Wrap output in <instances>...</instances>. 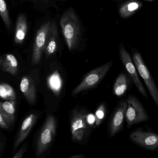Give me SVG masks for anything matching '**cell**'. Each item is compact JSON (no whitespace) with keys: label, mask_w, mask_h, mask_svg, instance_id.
Listing matches in <instances>:
<instances>
[{"label":"cell","mask_w":158,"mask_h":158,"mask_svg":"<svg viewBox=\"0 0 158 158\" xmlns=\"http://www.w3.org/2000/svg\"><path fill=\"white\" fill-rule=\"evenodd\" d=\"M50 24V21L44 23L37 32L33 46L32 56V63L34 65L38 64L41 60Z\"/></svg>","instance_id":"obj_8"},{"label":"cell","mask_w":158,"mask_h":158,"mask_svg":"<svg viewBox=\"0 0 158 158\" xmlns=\"http://www.w3.org/2000/svg\"><path fill=\"white\" fill-rule=\"evenodd\" d=\"M0 15L7 28H10V20L5 0H0Z\"/></svg>","instance_id":"obj_20"},{"label":"cell","mask_w":158,"mask_h":158,"mask_svg":"<svg viewBox=\"0 0 158 158\" xmlns=\"http://www.w3.org/2000/svg\"><path fill=\"white\" fill-rule=\"evenodd\" d=\"M129 138L138 146L150 150L158 148V135L156 133L138 129L130 133Z\"/></svg>","instance_id":"obj_7"},{"label":"cell","mask_w":158,"mask_h":158,"mask_svg":"<svg viewBox=\"0 0 158 158\" xmlns=\"http://www.w3.org/2000/svg\"><path fill=\"white\" fill-rule=\"evenodd\" d=\"M15 100L4 102L0 101V113L9 126L11 125L15 120Z\"/></svg>","instance_id":"obj_14"},{"label":"cell","mask_w":158,"mask_h":158,"mask_svg":"<svg viewBox=\"0 0 158 158\" xmlns=\"http://www.w3.org/2000/svg\"><path fill=\"white\" fill-rule=\"evenodd\" d=\"M127 108L125 114V119L127 127L135 124L147 122L149 119L148 115L140 102L133 95L128 96L127 99Z\"/></svg>","instance_id":"obj_3"},{"label":"cell","mask_w":158,"mask_h":158,"mask_svg":"<svg viewBox=\"0 0 158 158\" xmlns=\"http://www.w3.org/2000/svg\"><path fill=\"white\" fill-rule=\"evenodd\" d=\"M0 98L2 99L15 100L16 94L13 87L6 83L0 84Z\"/></svg>","instance_id":"obj_19"},{"label":"cell","mask_w":158,"mask_h":158,"mask_svg":"<svg viewBox=\"0 0 158 158\" xmlns=\"http://www.w3.org/2000/svg\"><path fill=\"white\" fill-rule=\"evenodd\" d=\"M112 61L95 68L87 74L81 83L73 90L72 96H77L81 92L91 89L98 85L110 69Z\"/></svg>","instance_id":"obj_2"},{"label":"cell","mask_w":158,"mask_h":158,"mask_svg":"<svg viewBox=\"0 0 158 158\" xmlns=\"http://www.w3.org/2000/svg\"><path fill=\"white\" fill-rule=\"evenodd\" d=\"M18 63L16 57L12 54L0 56V69L13 75L18 73Z\"/></svg>","instance_id":"obj_13"},{"label":"cell","mask_w":158,"mask_h":158,"mask_svg":"<svg viewBox=\"0 0 158 158\" xmlns=\"http://www.w3.org/2000/svg\"><path fill=\"white\" fill-rule=\"evenodd\" d=\"M142 4L137 0H131L125 3L119 9V14L123 18H127L136 12L142 7Z\"/></svg>","instance_id":"obj_18"},{"label":"cell","mask_w":158,"mask_h":158,"mask_svg":"<svg viewBox=\"0 0 158 158\" xmlns=\"http://www.w3.org/2000/svg\"><path fill=\"white\" fill-rule=\"evenodd\" d=\"M27 28L26 17L24 15H20L17 18L15 33V42L16 44H21L23 43L27 34Z\"/></svg>","instance_id":"obj_16"},{"label":"cell","mask_w":158,"mask_h":158,"mask_svg":"<svg viewBox=\"0 0 158 158\" xmlns=\"http://www.w3.org/2000/svg\"><path fill=\"white\" fill-rule=\"evenodd\" d=\"M59 47V35L55 22H51L44 52L47 56L55 54Z\"/></svg>","instance_id":"obj_10"},{"label":"cell","mask_w":158,"mask_h":158,"mask_svg":"<svg viewBox=\"0 0 158 158\" xmlns=\"http://www.w3.org/2000/svg\"><path fill=\"white\" fill-rule=\"evenodd\" d=\"M106 107L104 103H102L97 109L95 114V124L97 126H99L102 123V120L105 117L106 113Z\"/></svg>","instance_id":"obj_21"},{"label":"cell","mask_w":158,"mask_h":158,"mask_svg":"<svg viewBox=\"0 0 158 158\" xmlns=\"http://www.w3.org/2000/svg\"><path fill=\"white\" fill-rule=\"evenodd\" d=\"M85 156L84 154H79L77 155H74V156H71L70 158H85Z\"/></svg>","instance_id":"obj_26"},{"label":"cell","mask_w":158,"mask_h":158,"mask_svg":"<svg viewBox=\"0 0 158 158\" xmlns=\"http://www.w3.org/2000/svg\"><path fill=\"white\" fill-rule=\"evenodd\" d=\"M0 127H2L4 129H7L9 127V126L5 122L4 118H3L1 113H0Z\"/></svg>","instance_id":"obj_25"},{"label":"cell","mask_w":158,"mask_h":158,"mask_svg":"<svg viewBox=\"0 0 158 158\" xmlns=\"http://www.w3.org/2000/svg\"><path fill=\"white\" fill-rule=\"evenodd\" d=\"M119 53L120 58L126 70L129 74L131 80L133 81L140 94L145 98L148 99V94L142 82L140 81L136 68L135 64L132 61V59L126 50L125 48L122 44H120L119 48Z\"/></svg>","instance_id":"obj_6"},{"label":"cell","mask_w":158,"mask_h":158,"mask_svg":"<svg viewBox=\"0 0 158 158\" xmlns=\"http://www.w3.org/2000/svg\"><path fill=\"white\" fill-rule=\"evenodd\" d=\"M129 79L124 73H122L116 78L113 86L114 94L117 97L123 96L129 85Z\"/></svg>","instance_id":"obj_17"},{"label":"cell","mask_w":158,"mask_h":158,"mask_svg":"<svg viewBox=\"0 0 158 158\" xmlns=\"http://www.w3.org/2000/svg\"><path fill=\"white\" fill-rule=\"evenodd\" d=\"M87 113L84 110L75 109L73 111L71 121L72 134L77 129L80 128L87 129L89 127L86 122Z\"/></svg>","instance_id":"obj_15"},{"label":"cell","mask_w":158,"mask_h":158,"mask_svg":"<svg viewBox=\"0 0 158 158\" xmlns=\"http://www.w3.org/2000/svg\"><path fill=\"white\" fill-rule=\"evenodd\" d=\"M86 122L89 126H91L95 123V116L92 114H87L86 116Z\"/></svg>","instance_id":"obj_24"},{"label":"cell","mask_w":158,"mask_h":158,"mask_svg":"<svg viewBox=\"0 0 158 158\" xmlns=\"http://www.w3.org/2000/svg\"><path fill=\"white\" fill-rule=\"evenodd\" d=\"M37 119V117L36 114H31L24 119L15 143V148H16L27 137L32 127L35 123Z\"/></svg>","instance_id":"obj_12"},{"label":"cell","mask_w":158,"mask_h":158,"mask_svg":"<svg viewBox=\"0 0 158 158\" xmlns=\"http://www.w3.org/2000/svg\"><path fill=\"white\" fill-rule=\"evenodd\" d=\"M145 1H148V2H152L154 0H145Z\"/></svg>","instance_id":"obj_27"},{"label":"cell","mask_w":158,"mask_h":158,"mask_svg":"<svg viewBox=\"0 0 158 158\" xmlns=\"http://www.w3.org/2000/svg\"><path fill=\"white\" fill-rule=\"evenodd\" d=\"M20 89L28 102L33 104L36 98V89L32 77L28 75L22 77Z\"/></svg>","instance_id":"obj_11"},{"label":"cell","mask_w":158,"mask_h":158,"mask_svg":"<svg viewBox=\"0 0 158 158\" xmlns=\"http://www.w3.org/2000/svg\"><path fill=\"white\" fill-rule=\"evenodd\" d=\"M27 145H24L22 147L19 151L13 157V158H21L23 157L26 152L27 151Z\"/></svg>","instance_id":"obj_23"},{"label":"cell","mask_w":158,"mask_h":158,"mask_svg":"<svg viewBox=\"0 0 158 158\" xmlns=\"http://www.w3.org/2000/svg\"><path fill=\"white\" fill-rule=\"evenodd\" d=\"M56 121L54 116L47 117L38 139L36 148V155L39 156L48 148L54 138L56 132Z\"/></svg>","instance_id":"obj_5"},{"label":"cell","mask_w":158,"mask_h":158,"mask_svg":"<svg viewBox=\"0 0 158 158\" xmlns=\"http://www.w3.org/2000/svg\"><path fill=\"white\" fill-rule=\"evenodd\" d=\"M87 129L84 128H80L77 129L72 134V139L74 142H79L84 139Z\"/></svg>","instance_id":"obj_22"},{"label":"cell","mask_w":158,"mask_h":158,"mask_svg":"<svg viewBox=\"0 0 158 158\" xmlns=\"http://www.w3.org/2000/svg\"><path fill=\"white\" fill-rule=\"evenodd\" d=\"M31 1H36V0H31Z\"/></svg>","instance_id":"obj_28"},{"label":"cell","mask_w":158,"mask_h":158,"mask_svg":"<svg viewBox=\"0 0 158 158\" xmlns=\"http://www.w3.org/2000/svg\"><path fill=\"white\" fill-rule=\"evenodd\" d=\"M127 108V100H123L118 103L112 115L109 127L110 137L114 136L122 129L125 119Z\"/></svg>","instance_id":"obj_9"},{"label":"cell","mask_w":158,"mask_h":158,"mask_svg":"<svg viewBox=\"0 0 158 158\" xmlns=\"http://www.w3.org/2000/svg\"><path fill=\"white\" fill-rule=\"evenodd\" d=\"M60 24L68 48L74 50L78 45L81 30L79 20L73 9H69L63 14Z\"/></svg>","instance_id":"obj_1"},{"label":"cell","mask_w":158,"mask_h":158,"mask_svg":"<svg viewBox=\"0 0 158 158\" xmlns=\"http://www.w3.org/2000/svg\"><path fill=\"white\" fill-rule=\"evenodd\" d=\"M134 64L137 71L140 75L146 84L150 94L156 106L158 107V90L157 86L143 61L140 54L138 52H134L133 55Z\"/></svg>","instance_id":"obj_4"}]
</instances>
